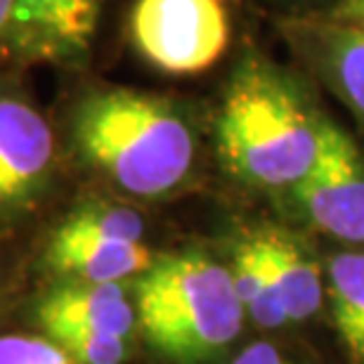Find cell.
<instances>
[{"label":"cell","mask_w":364,"mask_h":364,"mask_svg":"<svg viewBox=\"0 0 364 364\" xmlns=\"http://www.w3.org/2000/svg\"><path fill=\"white\" fill-rule=\"evenodd\" d=\"M78 159L121 192L161 199L185 185L196 135L173 102L133 88H90L69 112Z\"/></svg>","instance_id":"obj_1"},{"label":"cell","mask_w":364,"mask_h":364,"mask_svg":"<svg viewBox=\"0 0 364 364\" xmlns=\"http://www.w3.org/2000/svg\"><path fill=\"white\" fill-rule=\"evenodd\" d=\"M324 121L289 78L246 60L232 78L218 116V147L228 171L249 185L291 187L310 173Z\"/></svg>","instance_id":"obj_2"},{"label":"cell","mask_w":364,"mask_h":364,"mask_svg":"<svg viewBox=\"0 0 364 364\" xmlns=\"http://www.w3.org/2000/svg\"><path fill=\"white\" fill-rule=\"evenodd\" d=\"M135 310L149 343L182 364L220 355L244 324L232 272L196 253L154 260L137 282Z\"/></svg>","instance_id":"obj_3"},{"label":"cell","mask_w":364,"mask_h":364,"mask_svg":"<svg viewBox=\"0 0 364 364\" xmlns=\"http://www.w3.org/2000/svg\"><path fill=\"white\" fill-rule=\"evenodd\" d=\"M128 38L149 67L194 76L220 62L232 38L228 0H135Z\"/></svg>","instance_id":"obj_4"},{"label":"cell","mask_w":364,"mask_h":364,"mask_svg":"<svg viewBox=\"0 0 364 364\" xmlns=\"http://www.w3.org/2000/svg\"><path fill=\"white\" fill-rule=\"evenodd\" d=\"M105 0H12L0 57L14 69H81L97 43Z\"/></svg>","instance_id":"obj_5"},{"label":"cell","mask_w":364,"mask_h":364,"mask_svg":"<svg viewBox=\"0 0 364 364\" xmlns=\"http://www.w3.org/2000/svg\"><path fill=\"white\" fill-rule=\"evenodd\" d=\"M57 168V140L31 97L0 78V218L31 210L46 196Z\"/></svg>","instance_id":"obj_6"},{"label":"cell","mask_w":364,"mask_h":364,"mask_svg":"<svg viewBox=\"0 0 364 364\" xmlns=\"http://www.w3.org/2000/svg\"><path fill=\"white\" fill-rule=\"evenodd\" d=\"M294 192L324 235L364 244V159L338 126L324 121L317 161Z\"/></svg>","instance_id":"obj_7"},{"label":"cell","mask_w":364,"mask_h":364,"mask_svg":"<svg viewBox=\"0 0 364 364\" xmlns=\"http://www.w3.org/2000/svg\"><path fill=\"white\" fill-rule=\"evenodd\" d=\"M48 260L55 272L85 284H119L126 277L144 274L154 265L144 242H114L81 235L62 223L50 237Z\"/></svg>","instance_id":"obj_8"},{"label":"cell","mask_w":364,"mask_h":364,"mask_svg":"<svg viewBox=\"0 0 364 364\" xmlns=\"http://www.w3.org/2000/svg\"><path fill=\"white\" fill-rule=\"evenodd\" d=\"M38 322L43 329L83 326L128 341L137 324V310L119 284L74 282L43 298L38 305Z\"/></svg>","instance_id":"obj_9"},{"label":"cell","mask_w":364,"mask_h":364,"mask_svg":"<svg viewBox=\"0 0 364 364\" xmlns=\"http://www.w3.org/2000/svg\"><path fill=\"white\" fill-rule=\"evenodd\" d=\"M287 36L301 43L333 90L364 121V28L326 19L322 24L289 26Z\"/></svg>","instance_id":"obj_10"},{"label":"cell","mask_w":364,"mask_h":364,"mask_svg":"<svg viewBox=\"0 0 364 364\" xmlns=\"http://www.w3.org/2000/svg\"><path fill=\"white\" fill-rule=\"evenodd\" d=\"M267 270L279 294L282 308L291 322H303L322 308V274L305 246L284 232L267 230L256 235Z\"/></svg>","instance_id":"obj_11"},{"label":"cell","mask_w":364,"mask_h":364,"mask_svg":"<svg viewBox=\"0 0 364 364\" xmlns=\"http://www.w3.org/2000/svg\"><path fill=\"white\" fill-rule=\"evenodd\" d=\"M329 301L348 355L364 364V253H341L331 260Z\"/></svg>","instance_id":"obj_12"},{"label":"cell","mask_w":364,"mask_h":364,"mask_svg":"<svg viewBox=\"0 0 364 364\" xmlns=\"http://www.w3.org/2000/svg\"><path fill=\"white\" fill-rule=\"evenodd\" d=\"M232 282H235L244 312H249L256 324L265 326V329H279V326L289 322L272 282V274L267 270L263 249H260L256 237H251L249 242L239 246L235 256Z\"/></svg>","instance_id":"obj_13"},{"label":"cell","mask_w":364,"mask_h":364,"mask_svg":"<svg viewBox=\"0 0 364 364\" xmlns=\"http://www.w3.org/2000/svg\"><path fill=\"white\" fill-rule=\"evenodd\" d=\"M62 225L81 235L114 239V242H142L144 223L133 208L121 203L90 201L64 218Z\"/></svg>","instance_id":"obj_14"},{"label":"cell","mask_w":364,"mask_h":364,"mask_svg":"<svg viewBox=\"0 0 364 364\" xmlns=\"http://www.w3.org/2000/svg\"><path fill=\"white\" fill-rule=\"evenodd\" d=\"M46 331L78 364H123L128 355V341L105 331L83 326H53Z\"/></svg>","instance_id":"obj_15"},{"label":"cell","mask_w":364,"mask_h":364,"mask_svg":"<svg viewBox=\"0 0 364 364\" xmlns=\"http://www.w3.org/2000/svg\"><path fill=\"white\" fill-rule=\"evenodd\" d=\"M0 364H78L53 338L0 336Z\"/></svg>","instance_id":"obj_16"},{"label":"cell","mask_w":364,"mask_h":364,"mask_svg":"<svg viewBox=\"0 0 364 364\" xmlns=\"http://www.w3.org/2000/svg\"><path fill=\"white\" fill-rule=\"evenodd\" d=\"M232 364H287L279 353L270 343H253L246 350L239 353V358Z\"/></svg>","instance_id":"obj_17"},{"label":"cell","mask_w":364,"mask_h":364,"mask_svg":"<svg viewBox=\"0 0 364 364\" xmlns=\"http://www.w3.org/2000/svg\"><path fill=\"white\" fill-rule=\"evenodd\" d=\"M331 21L338 24H350L364 28V0H343L336 10L331 12Z\"/></svg>","instance_id":"obj_18"},{"label":"cell","mask_w":364,"mask_h":364,"mask_svg":"<svg viewBox=\"0 0 364 364\" xmlns=\"http://www.w3.org/2000/svg\"><path fill=\"white\" fill-rule=\"evenodd\" d=\"M10 14H12V0H0V48L5 43L7 26H10Z\"/></svg>","instance_id":"obj_19"}]
</instances>
